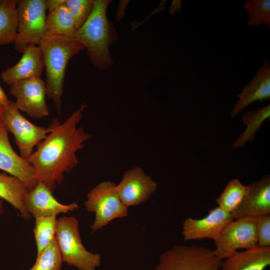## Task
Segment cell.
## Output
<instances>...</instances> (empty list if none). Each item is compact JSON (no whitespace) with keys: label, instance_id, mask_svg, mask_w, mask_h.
Returning <instances> with one entry per match:
<instances>
[{"label":"cell","instance_id":"cell-1","mask_svg":"<svg viewBox=\"0 0 270 270\" xmlns=\"http://www.w3.org/2000/svg\"><path fill=\"white\" fill-rule=\"evenodd\" d=\"M86 108L82 104L62 124L58 118H53L48 126L50 132L28 159L35 170L38 182L44 184L52 193L56 184L62 183L64 174L78 164L76 152L91 138L84 128H76Z\"/></svg>","mask_w":270,"mask_h":270},{"label":"cell","instance_id":"cell-2","mask_svg":"<svg viewBox=\"0 0 270 270\" xmlns=\"http://www.w3.org/2000/svg\"><path fill=\"white\" fill-rule=\"evenodd\" d=\"M110 2V0H94L91 14L74 36L86 49L92 64L102 70L112 64L110 47L118 36L113 24L107 18Z\"/></svg>","mask_w":270,"mask_h":270},{"label":"cell","instance_id":"cell-3","mask_svg":"<svg viewBox=\"0 0 270 270\" xmlns=\"http://www.w3.org/2000/svg\"><path fill=\"white\" fill-rule=\"evenodd\" d=\"M40 46L46 71V96L52 100L58 114L61 112L65 72L71 58L84 50L74 38L62 36H46Z\"/></svg>","mask_w":270,"mask_h":270},{"label":"cell","instance_id":"cell-4","mask_svg":"<svg viewBox=\"0 0 270 270\" xmlns=\"http://www.w3.org/2000/svg\"><path fill=\"white\" fill-rule=\"evenodd\" d=\"M56 240L63 262L80 270H96L100 266V254L88 252L83 246L78 221L74 216H64L57 220Z\"/></svg>","mask_w":270,"mask_h":270},{"label":"cell","instance_id":"cell-5","mask_svg":"<svg viewBox=\"0 0 270 270\" xmlns=\"http://www.w3.org/2000/svg\"><path fill=\"white\" fill-rule=\"evenodd\" d=\"M17 34L14 48L20 53L29 46H39L44 37L46 18L44 0H18Z\"/></svg>","mask_w":270,"mask_h":270},{"label":"cell","instance_id":"cell-6","mask_svg":"<svg viewBox=\"0 0 270 270\" xmlns=\"http://www.w3.org/2000/svg\"><path fill=\"white\" fill-rule=\"evenodd\" d=\"M222 260L198 246H176L162 254L154 270H220Z\"/></svg>","mask_w":270,"mask_h":270},{"label":"cell","instance_id":"cell-7","mask_svg":"<svg viewBox=\"0 0 270 270\" xmlns=\"http://www.w3.org/2000/svg\"><path fill=\"white\" fill-rule=\"evenodd\" d=\"M116 184L104 181L92 189L84 203L87 212H94L95 218L90 226L93 231L104 226L116 218L128 214V207L121 200L116 189Z\"/></svg>","mask_w":270,"mask_h":270},{"label":"cell","instance_id":"cell-8","mask_svg":"<svg viewBox=\"0 0 270 270\" xmlns=\"http://www.w3.org/2000/svg\"><path fill=\"white\" fill-rule=\"evenodd\" d=\"M0 120L14 135L20 156L24 159L29 158L34 151V147L43 140L50 131L49 126L46 128L38 126L26 119L12 100H10Z\"/></svg>","mask_w":270,"mask_h":270},{"label":"cell","instance_id":"cell-9","mask_svg":"<svg viewBox=\"0 0 270 270\" xmlns=\"http://www.w3.org/2000/svg\"><path fill=\"white\" fill-rule=\"evenodd\" d=\"M232 220L214 240V254L222 260L238 249L248 250L258 246L257 216H244Z\"/></svg>","mask_w":270,"mask_h":270},{"label":"cell","instance_id":"cell-10","mask_svg":"<svg viewBox=\"0 0 270 270\" xmlns=\"http://www.w3.org/2000/svg\"><path fill=\"white\" fill-rule=\"evenodd\" d=\"M9 93L16 98L15 104L28 116L40 119L49 115L46 101L45 82L40 77L18 82L10 86Z\"/></svg>","mask_w":270,"mask_h":270},{"label":"cell","instance_id":"cell-11","mask_svg":"<svg viewBox=\"0 0 270 270\" xmlns=\"http://www.w3.org/2000/svg\"><path fill=\"white\" fill-rule=\"evenodd\" d=\"M0 170L22 180L29 190L38 183L35 170L27 159L14 150L10 143L8 130L0 120Z\"/></svg>","mask_w":270,"mask_h":270},{"label":"cell","instance_id":"cell-12","mask_svg":"<svg viewBox=\"0 0 270 270\" xmlns=\"http://www.w3.org/2000/svg\"><path fill=\"white\" fill-rule=\"evenodd\" d=\"M157 188V183L139 166L126 171L116 186L121 200L128 208L144 202Z\"/></svg>","mask_w":270,"mask_h":270},{"label":"cell","instance_id":"cell-13","mask_svg":"<svg viewBox=\"0 0 270 270\" xmlns=\"http://www.w3.org/2000/svg\"><path fill=\"white\" fill-rule=\"evenodd\" d=\"M232 214L218 206L200 219L187 218L182 224V234L186 241L212 239L215 240L222 230L234 220Z\"/></svg>","mask_w":270,"mask_h":270},{"label":"cell","instance_id":"cell-14","mask_svg":"<svg viewBox=\"0 0 270 270\" xmlns=\"http://www.w3.org/2000/svg\"><path fill=\"white\" fill-rule=\"evenodd\" d=\"M53 193L43 183L38 182L32 190H28L23 198V204L26 212L32 217L48 216L66 214L78 208L73 202L63 204L54 196Z\"/></svg>","mask_w":270,"mask_h":270},{"label":"cell","instance_id":"cell-15","mask_svg":"<svg viewBox=\"0 0 270 270\" xmlns=\"http://www.w3.org/2000/svg\"><path fill=\"white\" fill-rule=\"evenodd\" d=\"M248 192L231 214L234 220L270 214V177L267 175L248 186Z\"/></svg>","mask_w":270,"mask_h":270},{"label":"cell","instance_id":"cell-16","mask_svg":"<svg viewBox=\"0 0 270 270\" xmlns=\"http://www.w3.org/2000/svg\"><path fill=\"white\" fill-rule=\"evenodd\" d=\"M22 54V56L16 64L2 72L1 77L6 84L11 86L18 82L41 76L44 64L40 46H29Z\"/></svg>","mask_w":270,"mask_h":270},{"label":"cell","instance_id":"cell-17","mask_svg":"<svg viewBox=\"0 0 270 270\" xmlns=\"http://www.w3.org/2000/svg\"><path fill=\"white\" fill-rule=\"evenodd\" d=\"M232 113V118L237 116L245 108L255 101L262 102L270 98V64L266 58L253 78L242 92Z\"/></svg>","mask_w":270,"mask_h":270},{"label":"cell","instance_id":"cell-18","mask_svg":"<svg viewBox=\"0 0 270 270\" xmlns=\"http://www.w3.org/2000/svg\"><path fill=\"white\" fill-rule=\"evenodd\" d=\"M270 265V247L257 246L224 259L220 270H264Z\"/></svg>","mask_w":270,"mask_h":270},{"label":"cell","instance_id":"cell-19","mask_svg":"<svg viewBox=\"0 0 270 270\" xmlns=\"http://www.w3.org/2000/svg\"><path fill=\"white\" fill-rule=\"evenodd\" d=\"M28 190L26 185L18 178L6 172H0V198L10 203L25 220L32 218L23 204L24 196Z\"/></svg>","mask_w":270,"mask_h":270},{"label":"cell","instance_id":"cell-20","mask_svg":"<svg viewBox=\"0 0 270 270\" xmlns=\"http://www.w3.org/2000/svg\"><path fill=\"white\" fill-rule=\"evenodd\" d=\"M76 30L73 19L64 4L48 12L45 22L44 38L52 36L74 38Z\"/></svg>","mask_w":270,"mask_h":270},{"label":"cell","instance_id":"cell-21","mask_svg":"<svg viewBox=\"0 0 270 270\" xmlns=\"http://www.w3.org/2000/svg\"><path fill=\"white\" fill-rule=\"evenodd\" d=\"M18 0H0V46L14 42L17 34Z\"/></svg>","mask_w":270,"mask_h":270},{"label":"cell","instance_id":"cell-22","mask_svg":"<svg viewBox=\"0 0 270 270\" xmlns=\"http://www.w3.org/2000/svg\"><path fill=\"white\" fill-rule=\"evenodd\" d=\"M270 116V105L246 112L242 116V122L247 126V128L234 143L232 148H242L248 140L254 141L256 131L260 128L262 122L269 118Z\"/></svg>","mask_w":270,"mask_h":270},{"label":"cell","instance_id":"cell-23","mask_svg":"<svg viewBox=\"0 0 270 270\" xmlns=\"http://www.w3.org/2000/svg\"><path fill=\"white\" fill-rule=\"evenodd\" d=\"M248 190V186L242 184L238 178L230 180L216 200L218 206L232 214L242 202Z\"/></svg>","mask_w":270,"mask_h":270},{"label":"cell","instance_id":"cell-24","mask_svg":"<svg viewBox=\"0 0 270 270\" xmlns=\"http://www.w3.org/2000/svg\"><path fill=\"white\" fill-rule=\"evenodd\" d=\"M56 216L52 215L34 218V232L37 248L36 256L40 254L56 239Z\"/></svg>","mask_w":270,"mask_h":270},{"label":"cell","instance_id":"cell-25","mask_svg":"<svg viewBox=\"0 0 270 270\" xmlns=\"http://www.w3.org/2000/svg\"><path fill=\"white\" fill-rule=\"evenodd\" d=\"M244 8L248 15L250 26L266 24L270 26V0H248L244 2Z\"/></svg>","mask_w":270,"mask_h":270},{"label":"cell","instance_id":"cell-26","mask_svg":"<svg viewBox=\"0 0 270 270\" xmlns=\"http://www.w3.org/2000/svg\"><path fill=\"white\" fill-rule=\"evenodd\" d=\"M62 263L61 254L55 239L36 256L34 264L28 270H62Z\"/></svg>","mask_w":270,"mask_h":270},{"label":"cell","instance_id":"cell-27","mask_svg":"<svg viewBox=\"0 0 270 270\" xmlns=\"http://www.w3.org/2000/svg\"><path fill=\"white\" fill-rule=\"evenodd\" d=\"M94 0H66L64 4L78 30L88 20L92 11Z\"/></svg>","mask_w":270,"mask_h":270},{"label":"cell","instance_id":"cell-28","mask_svg":"<svg viewBox=\"0 0 270 270\" xmlns=\"http://www.w3.org/2000/svg\"><path fill=\"white\" fill-rule=\"evenodd\" d=\"M256 236L258 246L263 247L270 246V214L257 216Z\"/></svg>","mask_w":270,"mask_h":270},{"label":"cell","instance_id":"cell-29","mask_svg":"<svg viewBox=\"0 0 270 270\" xmlns=\"http://www.w3.org/2000/svg\"><path fill=\"white\" fill-rule=\"evenodd\" d=\"M66 0H44L46 10L50 12L64 4Z\"/></svg>","mask_w":270,"mask_h":270},{"label":"cell","instance_id":"cell-30","mask_svg":"<svg viewBox=\"0 0 270 270\" xmlns=\"http://www.w3.org/2000/svg\"><path fill=\"white\" fill-rule=\"evenodd\" d=\"M10 102L7 96L3 91L0 86V102L4 105L7 106Z\"/></svg>","mask_w":270,"mask_h":270},{"label":"cell","instance_id":"cell-31","mask_svg":"<svg viewBox=\"0 0 270 270\" xmlns=\"http://www.w3.org/2000/svg\"><path fill=\"white\" fill-rule=\"evenodd\" d=\"M7 106L4 105L0 102V118L4 112Z\"/></svg>","mask_w":270,"mask_h":270},{"label":"cell","instance_id":"cell-32","mask_svg":"<svg viewBox=\"0 0 270 270\" xmlns=\"http://www.w3.org/2000/svg\"><path fill=\"white\" fill-rule=\"evenodd\" d=\"M4 200L0 198V216L4 212Z\"/></svg>","mask_w":270,"mask_h":270}]
</instances>
